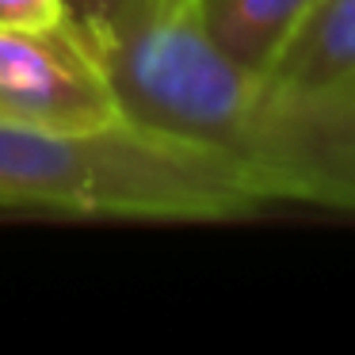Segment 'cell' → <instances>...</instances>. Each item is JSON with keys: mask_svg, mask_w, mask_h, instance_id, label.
I'll return each instance as SVG.
<instances>
[{"mask_svg": "<svg viewBox=\"0 0 355 355\" xmlns=\"http://www.w3.org/2000/svg\"><path fill=\"white\" fill-rule=\"evenodd\" d=\"M92 46L126 123L225 153L263 202L355 210V103L225 58L199 0H138Z\"/></svg>", "mask_w": 355, "mask_h": 355, "instance_id": "1", "label": "cell"}, {"mask_svg": "<svg viewBox=\"0 0 355 355\" xmlns=\"http://www.w3.org/2000/svg\"><path fill=\"white\" fill-rule=\"evenodd\" d=\"M0 207L230 222L256 214L263 195L225 153L126 119L100 130L0 123Z\"/></svg>", "mask_w": 355, "mask_h": 355, "instance_id": "2", "label": "cell"}, {"mask_svg": "<svg viewBox=\"0 0 355 355\" xmlns=\"http://www.w3.org/2000/svg\"><path fill=\"white\" fill-rule=\"evenodd\" d=\"M0 123L46 130L123 123L107 69L77 24L0 27Z\"/></svg>", "mask_w": 355, "mask_h": 355, "instance_id": "3", "label": "cell"}, {"mask_svg": "<svg viewBox=\"0 0 355 355\" xmlns=\"http://www.w3.org/2000/svg\"><path fill=\"white\" fill-rule=\"evenodd\" d=\"M263 73L291 92L355 103V0H317Z\"/></svg>", "mask_w": 355, "mask_h": 355, "instance_id": "4", "label": "cell"}, {"mask_svg": "<svg viewBox=\"0 0 355 355\" xmlns=\"http://www.w3.org/2000/svg\"><path fill=\"white\" fill-rule=\"evenodd\" d=\"M317 0H199L210 39L245 69L263 73Z\"/></svg>", "mask_w": 355, "mask_h": 355, "instance_id": "5", "label": "cell"}, {"mask_svg": "<svg viewBox=\"0 0 355 355\" xmlns=\"http://www.w3.org/2000/svg\"><path fill=\"white\" fill-rule=\"evenodd\" d=\"M134 4H138V0H65V16H69V24H77L80 31L88 35V42H92V39H100L103 31H111Z\"/></svg>", "mask_w": 355, "mask_h": 355, "instance_id": "6", "label": "cell"}, {"mask_svg": "<svg viewBox=\"0 0 355 355\" xmlns=\"http://www.w3.org/2000/svg\"><path fill=\"white\" fill-rule=\"evenodd\" d=\"M65 0H0V27H50L62 24Z\"/></svg>", "mask_w": 355, "mask_h": 355, "instance_id": "7", "label": "cell"}]
</instances>
